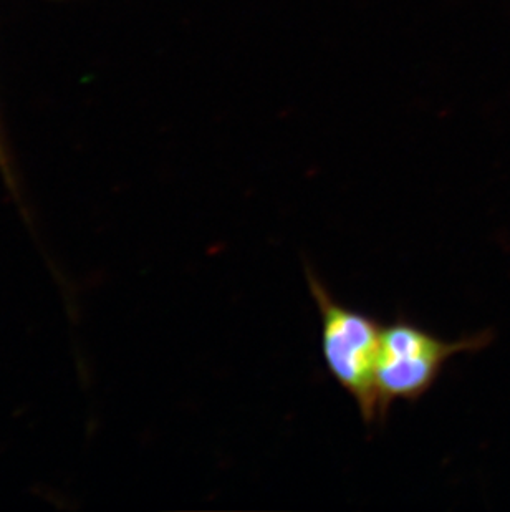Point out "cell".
<instances>
[{"label": "cell", "mask_w": 510, "mask_h": 512, "mask_svg": "<svg viewBox=\"0 0 510 512\" xmlns=\"http://www.w3.org/2000/svg\"><path fill=\"white\" fill-rule=\"evenodd\" d=\"M305 279L322 320V353L333 380L353 398L366 425L380 421L376 392V360L383 325L361 310L333 297L312 267Z\"/></svg>", "instance_id": "6da1fadb"}, {"label": "cell", "mask_w": 510, "mask_h": 512, "mask_svg": "<svg viewBox=\"0 0 510 512\" xmlns=\"http://www.w3.org/2000/svg\"><path fill=\"white\" fill-rule=\"evenodd\" d=\"M0 173H2V178H4L10 194H12V196L19 201L20 206H22L20 211H22L25 223H29V214H27V209L24 208V204L20 201L19 186H17L19 181L15 179L14 168L10 165L9 151H7V146H5L4 136H2V128H0Z\"/></svg>", "instance_id": "3957f363"}, {"label": "cell", "mask_w": 510, "mask_h": 512, "mask_svg": "<svg viewBox=\"0 0 510 512\" xmlns=\"http://www.w3.org/2000/svg\"><path fill=\"white\" fill-rule=\"evenodd\" d=\"M494 334L482 330L462 339H441L421 325L398 315L381 329L376 360V392L380 421H385L395 401L416 403L434 387L444 365L459 353L481 352L491 345Z\"/></svg>", "instance_id": "7a4b0ae2"}]
</instances>
